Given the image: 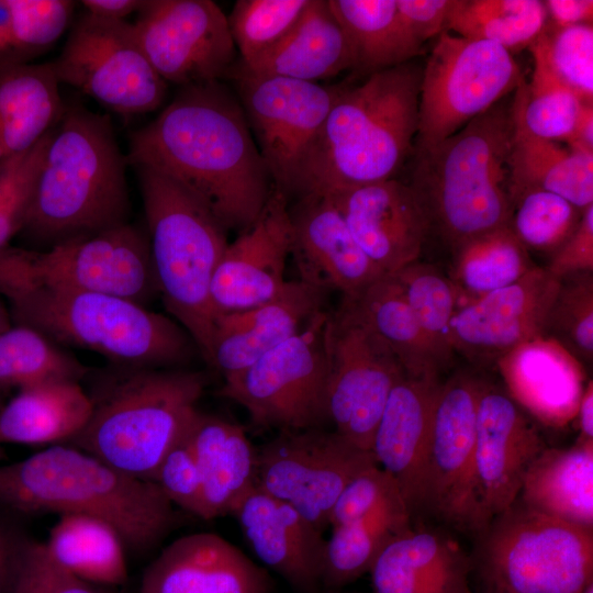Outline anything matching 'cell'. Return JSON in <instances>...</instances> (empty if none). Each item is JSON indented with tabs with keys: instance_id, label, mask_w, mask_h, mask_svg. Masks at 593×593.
I'll use <instances>...</instances> for the list:
<instances>
[{
	"instance_id": "45",
	"label": "cell",
	"mask_w": 593,
	"mask_h": 593,
	"mask_svg": "<svg viewBox=\"0 0 593 593\" xmlns=\"http://www.w3.org/2000/svg\"><path fill=\"white\" fill-rule=\"evenodd\" d=\"M388 276L402 290L441 366L446 368L454 355L450 322L463 298L460 290L437 267L419 259Z\"/></svg>"
},
{
	"instance_id": "9",
	"label": "cell",
	"mask_w": 593,
	"mask_h": 593,
	"mask_svg": "<svg viewBox=\"0 0 593 593\" xmlns=\"http://www.w3.org/2000/svg\"><path fill=\"white\" fill-rule=\"evenodd\" d=\"M51 286L109 294L147 306L159 296L147 232L131 222L45 250H0V290Z\"/></svg>"
},
{
	"instance_id": "35",
	"label": "cell",
	"mask_w": 593,
	"mask_h": 593,
	"mask_svg": "<svg viewBox=\"0 0 593 593\" xmlns=\"http://www.w3.org/2000/svg\"><path fill=\"white\" fill-rule=\"evenodd\" d=\"M518 499L552 517L593 526V441L545 448L528 469Z\"/></svg>"
},
{
	"instance_id": "61",
	"label": "cell",
	"mask_w": 593,
	"mask_h": 593,
	"mask_svg": "<svg viewBox=\"0 0 593 593\" xmlns=\"http://www.w3.org/2000/svg\"><path fill=\"white\" fill-rule=\"evenodd\" d=\"M10 326L11 325H10L9 314L5 307L2 305V302L0 301V332L4 331L5 328Z\"/></svg>"
},
{
	"instance_id": "50",
	"label": "cell",
	"mask_w": 593,
	"mask_h": 593,
	"mask_svg": "<svg viewBox=\"0 0 593 593\" xmlns=\"http://www.w3.org/2000/svg\"><path fill=\"white\" fill-rule=\"evenodd\" d=\"M52 130L29 150L0 163V250L25 224Z\"/></svg>"
},
{
	"instance_id": "49",
	"label": "cell",
	"mask_w": 593,
	"mask_h": 593,
	"mask_svg": "<svg viewBox=\"0 0 593 593\" xmlns=\"http://www.w3.org/2000/svg\"><path fill=\"white\" fill-rule=\"evenodd\" d=\"M555 75L583 102H593V27H557L547 22L533 43Z\"/></svg>"
},
{
	"instance_id": "4",
	"label": "cell",
	"mask_w": 593,
	"mask_h": 593,
	"mask_svg": "<svg viewBox=\"0 0 593 593\" xmlns=\"http://www.w3.org/2000/svg\"><path fill=\"white\" fill-rule=\"evenodd\" d=\"M0 504L21 513L94 516L110 523L125 548L143 552L177 524L159 486L71 445H54L0 466Z\"/></svg>"
},
{
	"instance_id": "30",
	"label": "cell",
	"mask_w": 593,
	"mask_h": 593,
	"mask_svg": "<svg viewBox=\"0 0 593 593\" xmlns=\"http://www.w3.org/2000/svg\"><path fill=\"white\" fill-rule=\"evenodd\" d=\"M242 69L256 75L317 82L355 68L348 40L328 0H311L306 10L270 52Z\"/></svg>"
},
{
	"instance_id": "27",
	"label": "cell",
	"mask_w": 593,
	"mask_h": 593,
	"mask_svg": "<svg viewBox=\"0 0 593 593\" xmlns=\"http://www.w3.org/2000/svg\"><path fill=\"white\" fill-rule=\"evenodd\" d=\"M326 295L325 290L293 280L269 302L215 316L210 366L224 378L247 368L325 310Z\"/></svg>"
},
{
	"instance_id": "42",
	"label": "cell",
	"mask_w": 593,
	"mask_h": 593,
	"mask_svg": "<svg viewBox=\"0 0 593 593\" xmlns=\"http://www.w3.org/2000/svg\"><path fill=\"white\" fill-rule=\"evenodd\" d=\"M89 369L32 327L14 324L0 332V398L12 389L45 381H79Z\"/></svg>"
},
{
	"instance_id": "23",
	"label": "cell",
	"mask_w": 593,
	"mask_h": 593,
	"mask_svg": "<svg viewBox=\"0 0 593 593\" xmlns=\"http://www.w3.org/2000/svg\"><path fill=\"white\" fill-rule=\"evenodd\" d=\"M289 205L291 251L302 282L354 299L383 275L353 237L325 193H306Z\"/></svg>"
},
{
	"instance_id": "1",
	"label": "cell",
	"mask_w": 593,
	"mask_h": 593,
	"mask_svg": "<svg viewBox=\"0 0 593 593\" xmlns=\"http://www.w3.org/2000/svg\"><path fill=\"white\" fill-rule=\"evenodd\" d=\"M126 157L181 184L227 232L247 230L275 187L239 99L222 80L179 87L132 134Z\"/></svg>"
},
{
	"instance_id": "15",
	"label": "cell",
	"mask_w": 593,
	"mask_h": 593,
	"mask_svg": "<svg viewBox=\"0 0 593 593\" xmlns=\"http://www.w3.org/2000/svg\"><path fill=\"white\" fill-rule=\"evenodd\" d=\"M235 86L275 188L291 198L304 160L346 85L256 76L237 64Z\"/></svg>"
},
{
	"instance_id": "22",
	"label": "cell",
	"mask_w": 593,
	"mask_h": 593,
	"mask_svg": "<svg viewBox=\"0 0 593 593\" xmlns=\"http://www.w3.org/2000/svg\"><path fill=\"white\" fill-rule=\"evenodd\" d=\"M325 194L357 244L383 275L394 273L419 259L430 227L409 183L392 178Z\"/></svg>"
},
{
	"instance_id": "37",
	"label": "cell",
	"mask_w": 593,
	"mask_h": 593,
	"mask_svg": "<svg viewBox=\"0 0 593 593\" xmlns=\"http://www.w3.org/2000/svg\"><path fill=\"white\" fill-rule=\"evenodd\" d=\"M64 570L94 585H120L127 580L125 545L108 522L89 515L64 514L44 544Z\"/></svg>"
},
{
	"instance_id": "19",
	"label": "cell",
	"mask_w": 593,
	"mask_h": 593,
	"mask_svg": "<svg viewBox=\"0 0 593 593\" xmlns=\"http://www.w3.org/2000/svg\"><path fill=\"white\" fill-rule=\"evenodd\" d=\"M560 279L535 266L521 279L459 306L450 322L454 353L473 362L496 361L516 346L545 336Z\"/></svg>"
},
{
	"instance_id": "32",
	"label": "cell",
	"mask_w": 593,
	"mask_h": 593,
	"mask_svg": "<svg viewBox=\"0 0 593 593\" xmlns=\"http://www.w3.org/2000/svg\"><path fill=\"white\" fill-rule=\"evenodd\" d=\"M51 63L0 68V163L41 141L60 120L66 103Z\"/></svg>"
},
{
	"instance_id": "11",
	"label": "cell",
	"mask_w": 593,
	"mask_h": 593,
	"mask_svg": "<svg viewBox=\"0 0 593 593\" xmlns=\"http://www.w3.org/2000/svg\"><path fill=\"white\" fill-rule=\"evenodd\" d=\"M524 80L502 46L443 32L422 68L414 152L451 136Z\"/></svg>"
},
{
	"instance_id": "57",
	"label": "cell",
	"mask_w": 593,
	"mask_h": 593,
	"mask_svg": "<svg viewBox=\"0 0 593 593\" xmlns=\"http://www.w3.org/2000/svg\"><path fill=\"white\" fill-rule=\"evenodd\" d=\"M544 3L551 24L557 27L592 24V0H547Z\"/></svg>"
},
{
	"instance_id": "38",
	"label": "cell",
	"mask_w": 593,
	"mask_h": 593,
	"mask_svg": "<svg viewBox=\"0 0 593 593\" xmlns=\"http://www.w3.org/2000/svg\"><path fill=\"white\" fill-rule=\"evenodd\" d=\"M410 518L405 503L398 500L360 519L333 526L324 550V593H335L369 572L383 548L411 528Z\"/></svg>"
},
{
	"instance_id": "40",
	"label": "cell",
	"mask_w": 593,
	"mask_h": 593,
	"mask_svg": "<svg viewBox=\"0 0 593 593\" xmlns=\"http://www.w3.org/2000/svg\"><path fill=\"white\" fill-rule=\"evenodd\" d=\"M452 254L449 278L469 301L514 283L535 267L508 225L467 240Z\"/></svg>"
},
{
	"instance_id": "16",
	"label": "cell",
	"mask_w": 593,
	"mask_h": 593,
	"mask_svg": "<svg viewBox=\"0 0 593 593\" xmlns=\"http://www.w3.org/2000/svg\"><path fill=\"white\" fill-rule=\"evenodd\" d=\"M373 465L370 450L335 430H287L255 451V483L323 532L343 489Z\"/></svg>"
},
{
	"instance_id": "53",
	"label": "cell",
	"mask_w": 593,
	"mask_h": 593,
	"mask_svg": "<svg viewBox=\"0 0 593 593\" xmlns=\"http://www.w3.org/2000/svg\"><path fill=\"white\" fill-rule=\"evenodd\" d=\"M10 593H108L70 574L48 555L44 544L27 540Z\"/></svg>"
},
{
	"instance_id": "8",
	"label": "cell",
	"mask_w": 593,
	"mask_h": 593,
	"mask_svg": "<svg viewBox=\"0 0 593 593\" xmlns=\"http://www.w3.org/2000/svg\"><path fill=\"white\" fill-rule=\"evenodd\" d=\"M137 172L159 296L210 366L214 315L210 286L227 231L190 191L144 166Z\"/></svg>"
},
{
	"instance_id": "14",
	"label": "cell",
	"mask_w": 593,
	"mask_h": 593,
	"mask_svg": "<svg viewBox=\"0 0 593 593\" xmlns=\"http://www.w3.org/2000/svg\"><path fill=\"white\" fill-rule=\"evenodd\" d=\"M59 83L69 85L121 115L161 107L168 83L143 52L133 23L82 13L51 61Z\"/></svg>"
},
{
	"instance_id": "59",
	"label": "cell",
	"mask_w": 593,
	"mask_h": 593,
	"mask_svg": "<svg viewBox=\"0 0 593 593\" xmlns=\"http://www.w3.org/2000/svg\"><path fill=\"white\" fill-rule=\"evenodd\" d=\"M86 12L108 20H125L143 4L138 0H83Z\"/></svg>"
},
{
	"instance_id": "34",
	"label": "cell",
	"mask_w": 593,
	"mask_h": 593,
	"mask_svg": "<svg viewBox=\"0 0 593 593\" xmlns=\"http://www.w3.org/2000/svg\"><path fill=\"white\" fill-rule=\"evenodd\" d=\"M92 403L79 381L54 380L23 388L0 410V444L69 441L88 422Z\"/></svg>"
},
{
	"instance_id": "28",
	"label": "cell",
	"mask_w": 593,
	"mask_h": 593,
	"mask_svg": "<svg viewBox=\"0 0 593 593\" xmlns=\"http://www.w3.org/2000/svg\"><path fill=\"white\" fill-rule=\"evenodd\" d=\"M511 399L549 426L577 415L585 387L582 363L550 337L523 343L495 361Z\"/></svg>"
},
{
	"instance_id": "26",
	"label": "cell",
	"mask_w": 593,
	"mask_h": 593,
	"mask_svg": "<svg viewBox=\"0 0 593 593\" xmlns=\"http://www.w3.org/2000/svg\"><path fill=\"white\" fill-rule=\"evenodd\" d=\"M262 568L212 533L182 536L146 568L141 593H271Z\"/></svg>"
},
{
	"instance_id": "31",
	"label": "cell",
	"mask_w": 593,
	"mask_h": 593,
	"mask_svg": "<svg viewBox=\"0 0 593 593\" xmlns=\"http://www.w3.org/2000/svg\"><path fill=\"white\" fill-rule=\"evenodd\" d=\"M188 439L201 474V518L230 514L255 483V450L245 430L225 418L198 411Z\"/></svg>"
},
{
	"instance_id": "52",
	"label": "cell",
	"mask_w": 593,
	"mask_h": 593,
	"mask_svg": "<svg viewBox=\"0 0 593 593\" xmlns=\"http://www.w3.org/2000/svg\"><path fill=\"white\" fill-rule=\"evenodd\" d=\"M398 500L403 501L390 474L378 465L370 466L343 489L329 514L328 525L355 522Z\"/></svg>"
},
{
	"instance_id": "51",
	"label": "cell",
	"mask_w": 593,
	"mask_h": 593,
	"mask_svg": "<svg viewBox=\"0 0 593 593\" xmlns=\"http://www.w3.org/2000/svg\"><path fill=\"white\" fill-rule=\"evenodd\" d=\"M153 481L172 504L201 518L202 481L188 430L160 460Z\"/></svg>"
},
{
	"instance_id": "41",
	"label": "cell",
	"mask_w": 593,
	"mask_h": 593,
	"mask_svg": "<svg viewBox=\"0 0 593 593\" xmlns=\"http://www.w3.org/2000/svg\"><path fill=\"white\" fill-rule=\"evenodd\" d=\"M548 22L539 0H455L447 32L513 52L528 48Z\"/></svg>"
},
{
	"instance_id": "46",
	"label": "cell",
	"mask_w": 593,
	"mask_h": 593,
	"mask_svg": "<svg viewBox=\"0 0 593 593\" xmlns=\"http://www.w3.org/2000/svg\"><path fill=\"white\" fill-rule=\"evenodd\" d=\"M311 0H237L227 16L230 33L248 66L279 44L298 23Z\"/></svg>"
},
{
	"instance_id": "7",
	"label": "cell",
	"mask_w": 593,
	"mask_h": 593,
	"mask_svg": "<svg viewBox=\"0 0 593 593\" xmlns=\"http://www.w3.org/2000/svg\"><path fill=\"white\" fill-rule=\"evenodd\" d=\"M0 295L15 324L61 347L97 353L114 366L184 368L200 356L177 322L126 299L51 286L10 287Z\"/></svg>"
},
{
	"instance_id": "3",
	"label": "cell",
	"mask_w": 593,
	"mask_h": 593,
	"mask_svg": "<svg viewBox=\"0 0 593 593\" xmlns=\"http://www.w3.org/2000/svg\"><path fill=\"white\" fill-rule=\"evenodd\" d=\"M422 67L411 61L346 85L313 143L293 198L394 178L414 152Z\"/></svg>"
},
{
	"instance_id": "33",
	"label": "cell",
	"mask_w": 593,
	"mask_h": 593,
	"mask_svg": "<svg viewBox=\"0 0 593 593\" xmlns=\"http://www.w3.org/2000/svg\"><path fill=\"white\" fill-rule=\"evenodd\" d=\"M512 112L510 199L538 189L556 193L582 211L593 204V154L533 135L524 126L513 100Z\"/></svg>"
},
{
	"instance_id": "55",
	"label": "cell",
	"mask_w": 593,
	"mask_h": 593,
	"mask_svg": "<svg viewBox=\"0 0 593 593\" xmlns=\"http://www.w3.org/2000/svg\"><path fill=\"white\" fill-rule=\"evenodd\" d=\"M402 19L422 46L434 36L447 32L455 0H396Z\"/></svg>"
},
{
	"instance_id": "43",
	"label": "cell",
	"mask_w": 593,
	"mask_h": 593,
	"mask_svg": "<svg viewBox=\"0 0 593 593\" xmlns=\"http://www.w3.org/2000/svg\"><path fill=\"white\" fill-rule=\"evenodd\" d=\"M74 8L69 0H0V68L45 54L68 29Z\"/></svg>"
},
{
	"instance_id": "10",
	"label": "cell",
	"mask_w": 593,
	"mask_h": 593,
	"mask_svg": "<svg viewBox=\"0 0 593 593\" xmlns=\"http://www.w3.org/2000/svg\"><path fill=\"white\" fill-rule=\"evenodd\" d=\"M481 559L505 593H582L592 582L593 534L518 497L484 528Z\"/></svg>"
},
{
	"instance_id": "21",
	"label": "cell",
	"mask_w": 593,
	"mask_h": 593,
	"mask_svg": "<svg viewBox=\"0 0 593 593\" xmlns=\"http://www.w3.org/2000/svg\"><path fill=\"white\" fill-rule=\"evenodd\" d=\"M545 448L522 407L508 394L485 384L478 406L474 445L481 529L516 501L528 469Z\"/></svg>"
},
{
	"instance_id": "29",
	"label": "cell",
	"mask_w": 593,
	"mask_h": 593,
	"mask_svg": "<svg viewBox=\"0 0 593 593\" xmlns=\"http://www.w3.org/2000/svg\"><path fill=\"white\" fill-rule=\"evenodd\" d=\"M469 561L450 538L407 529L393 538L373 562V593H470Z\"/></svg>"
},
{
	"instance_id": "36",
	"label": "cell",
	"mask_w": 593,
	"mask_h": 593,
	"mask_svg": "<svg viewBox=\"0 0 593 593\" xmlns=\"http://www.w3.org/2000/svg\"><path fill=\"white\" fill-rule=\"evenodd\" d=\"M328 4L351 47L354 69L370 75L422 54L396 0H328Z\"/></svg>"
},
{
	"instance_id": "25",
	"label": "cell",
	"mask_w": 593,
	"mask_h": 593,
	"mask_svg": "<svg viewBox=\"0 0 593 593\" xmlns=\"http://www.w3.org/2000/svg\"><path fill=\"white\" fill-rule=\"evenodd\" d=\"M439 377L405 376L390 393L371 452L396 483L412 516L424 508L426 463Z\"/></svg>"
},
{
	"instance_id": "58",
	"label": "cell",
	"mask_w": 593,
	"mask_h": 593,
	"mask_svg": "<svg viewBox=\"0 0 593 593\" xmlns=\"http://www.w3.org/2000/svg\"><path fill=\"white\" fill-rule=\"evenodd\" d=\"M564 143L573 150L593 154V102L583 103L575 125Z\"/></svg>"
},
{
	"instance_id": "24",
	"label": "cell",
	"mask_w": 593,
	"mask_h": 593,
	"mask_svg": "<svg viewBox=\"0 0 593 593\" xmlns=\"http://www.w3.org/2000/svg\"><path fill=\"white\" fill-rule=\"evenodd\" d=\"M257 558L296 593H324L323 532L254 483L231 513Z\"/></svg>"
},
{
	"instance_id": "47",
	"label": "cell",
	"mask_w": 593,
	"mask_h": 593,
	"mask_svg": "<svg viewBox=\"0 0 593 593\" xmlns=\"http://www.w3.org/2000/svg\"><path fill=\"white\" fill-rule=\"evenodd\" d=\"M508 226L528 249L551 254L577 230L582 210L564 198L545 190H526L511 198Z\"/></svg>"
},
{
	"instance_id": "5",
	"label": "cell",
	"mask_w": 593,
	"mask_h": 593,
	"mask_svg": "<svg viewBox=\"0 0 593 593\" xmlns=\"http://www.w3.org/2000/svg\"><path fill=\"white\" fill-rule=\"evenodd\" d=\"M512 98L502 99L461 130L415 150L409 183L436 233L454 251L508 225Z\"/></svg>"
},
{
	"instance_id": "12",
	"label": "cell",
	"mask_w": 593,
	"mask_h": 593,
	"mask_svg": "<svg viewBox=\"0 0 593 593\" xmlns=\"http://www.w3.org/2000/svg\"><path fill=\"white\" fill-rule=\"evenodd\" d=\"M322 310L294 336L247 368L224 378L219 395L243 406L250 421L279 432L323 427L327 412V361Z\"/></svg>"
},
{
	"instance_id": "2",
	"label": "cell",
	"mask_w": 593,
	"mask_h": 593,
	"mask_svg": "<svg viewBox=\"0 0 593 593\" xmlns=\"http://www.w3.org/2000/svg\"><path fill=\"white\" fill-rule=\"evenodd\" d=\"M123 155L109 116L66 103L53 127L19 235L35 250L130 222Z\"/></svg>"
},
{
	"instance_id": "44",
	"label": "cell",
	"mask_w": 593,
	"mask_h": 593,
	"mask_svg": "<svg viewBox=\"0 0 593 593\" xmlns=\"http://www.w3.org/2000/svg\"><path fill=\"white\" fill-rule=\"evenodd\" d=\"M528 48L534 60L532 78L528 82L525 79L514 91L513 104L533 135L566 142L583 103L588 102H583L555 75L536 45Z\"/></svg>"
},
{
	"instance_id": "62",
	"label": "cell",
	"mask_w": 593,
	"mask_h": 593,
	"mask_svg": "<svg viewBox=\"0 0 593 593\" xmlns=\"http://www.w3.org/2000/svg\"><path fill=\"white\" fill-rule=\"evenodd\" d=\"M582 593H593V584L590 582L582 591Z\"/></svg>"
},
{
	"instance_id": "63",
	"label": "cell",
	"mask_w": 593,
	"mask_h": 593,
	"mask_svg": "<svg viewBox=\"0 0 593 593\" xmlns=\"http://www.w3.org/2000/svg\"><path fill=\"white\" fill-rule=\"evenodd\" d=\"M0 458H1V450H0Z\"/></svg>"
},
{
	"instance_id": "48",
	"label": "cell",
	"mask_w": 593,
	"mask_h": 593,
	"mask_svg": "<svg viewBox=\"0 0 593 593\" xmlns=\"http://www.w3.org/2000/svg\"><path fill=\"white\" fill-rule=\"evenodd\" d=\"M545 336L562 345L581 363L593 359V272L560 279Z\"/></svg>"
},
{
	"instance_id": "56",
	"label": "cell",
	"mask_w": 593,
	"mask_h": 593,
	"mask_svg": "<svg viewBox=\"0 0 593 593\" xmlns=\"http://www.w3.org/2000/svg\"><path fill=\"white\" fill-rule=\"evenodd\" d=\"M27 540L0 519V593H10Z\"/></svg>"
},
{
	"instance_id": "20",
	"label": "cell",
	"mask_w": 593,
	"mask_h": 593,
	"mask_svg": "<svg viewBox=\"0 0 593 593\" xmlns=\"http://www.w3.org/2000/svg\"><path fill=\"white\" fill-rule=\"evenodd\" d=\"M290 251L289 200L273 187L258 217L227 244L215 268L210 286L214 318L277 298L288 283L284 270Z\"/></svg>"
},
{
	"instance_id": "13",
	"label": "cell",
	"mask_w": 593,
	"mask_h": 593,
	"mask_svg": "<svg viewBox=\"0 0 593 593\" xmlns=\"http://www.w3.org/2000/svg\"><path fill=\"white\" fill-rule=\"evenodd\" d=\"M324 342L328 419L340 436L371 451L390 393L406 373L349 299L328 310Z\"/></svg>"
},
{
	"instance_id": "6",
	"label": "cell",
	"mask_w": 593,
	"mask_h": 593,
	"mask_svg": "<svg viewBox=\"0 0 593 593\" xmlns=\"http://www.w3.org/2000/svg\"><path fill=\"white\" fill-rule=\"evenodd\" d=\"M206 383L203 372L184 368L112 365L96 374L90 417L68 443L153 481L160 460L190 427Z\"/></svg>"
},
{
	"instance_id": "39",
	"label": "cell",
	"mask_w": 593,
	"mask_h": 593,
	"mask_svg": "<svg viewBox=\"0 0 593 593\" xmlns=\"http://www.w3.org/2000/svg\"><path fill=\"white\" fill-rule=\"evenodd\" d=\"M349 300L388 344L407 377H439L444 367L402 290L390 276L381 277Z\"/></svg>"
},
{
	"instance_id": "18",
	"label": "cell",
	"mask_w": 593,
	"mask_h": 593,
	"mask_svg": "<svg viewBox=\"0 0 593 593\" xmlns=\"http://www.w3.org/2000/svg\"><path fill=\"white\" fill-rule=\"evenodd\" d=\"M485 383L460 371L441 382L426 463L424 508L458 527L481 530L475 497L478 406Z\"/></svg>"
},
{
	"instance_id": "54",
	"label": "cell",
	"mask_w": 593,
	"mask_h": 593,
	"mask_svg": "<svg viewBox=\"0 0 593 593\" xmlns=\"http://www.w3.org/2000/svg\"><path fill=\"white\" fill-rule=\"evenodd\" d=\"M558 279L593 272V204L585 208L577 230L546 267Z\"/></svg>"
},
{
	"instance_id": "60",
	"label": "cell",
	"mask_w": 593,
	"mask_h": 593,
	"mask_svg": "<svg viewBox=\"0 0 593 593\" xmlns=\"http://www.w3.org/2000/svg\"><path fill=\"white\" fill-rule=\"evenodd\" d=\"M580 440L593 441V383L590 380L582 393L577 415Z\"/></svg>"
},
{
	"instance_id": "17",
	"label": "cell",
	"mask_w": 593,
	"mask_h": 593,
	"mask_svg": "<svg viewBox=\"0 0 593 593\" xmlns=\"http://www.w3.org/2000/svg\"><path fill=\"white\" fill-rule=\"evenodd\" d=\"M157 74L179 87L226 78L236 63L226 14L211 0H146L133 23Z\"/></svg>"
}]
</instances>
